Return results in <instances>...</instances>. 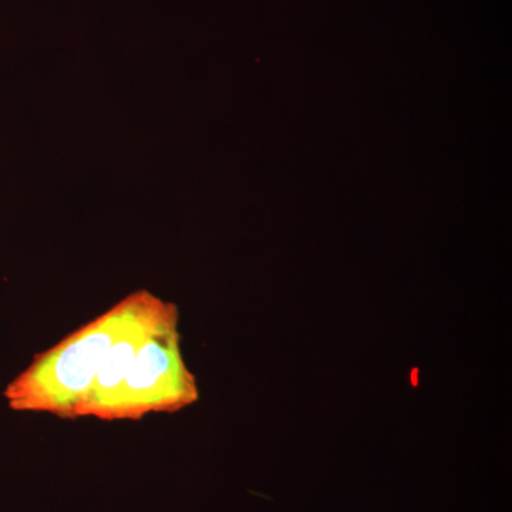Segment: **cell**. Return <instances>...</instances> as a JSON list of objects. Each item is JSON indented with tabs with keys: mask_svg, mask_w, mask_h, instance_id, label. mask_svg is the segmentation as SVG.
<instances>
[{
	"mask_svg": "<svg viewBox=\"0 0 512 512\" xmlns=\"http://www.w3.org/2000/svg\"><path fill=\"white\" fill-rule=\"evenodd\" d=\"M10 409L59 417L138 420L198 400L185 365L178 311L138 291L40 353L5 390Z\"/></svg>",
	"mask_w": 512,
	"mask_h": 512,
	"instance_id": "cell-1",
	"label": "cell"
}]
</instances>
